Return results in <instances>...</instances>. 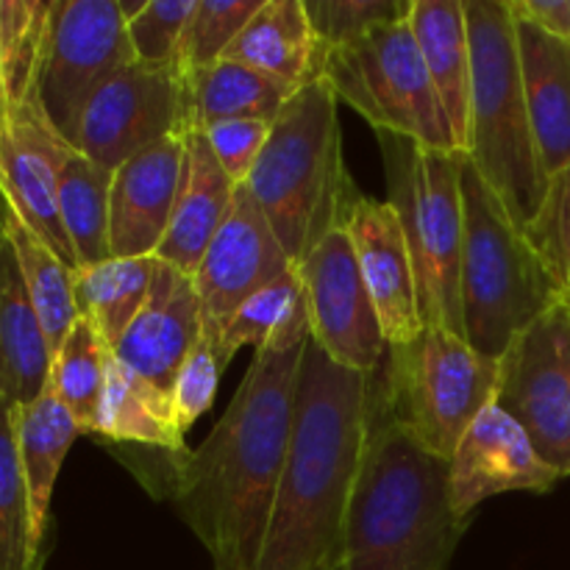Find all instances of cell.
<instances>
[{"label": "cell", "instance_id": "29", "mask_svg": "<svg viewBox=\"0 0 570 570\" xmlns=\"http://www.w3.org/2000/svg\"><path fill=\"white\" fill-rule=\"evenodd\" d=\"M6 234H9L17 262H20L22 278H26L31 304L45 328V337H48L50 354H56L78 321L76 298H72V267H67L65 259L39 234H33L17 217L14 209H9Z\"/></svg>", "mask_w": 570, "mask_h": 570}, {"label": "cell", "instance_id": "4", "mask_svg": "<svg viewBox=\"0 0 570 570\" xmlns=\"http://www.w3.org/2000/svg\"><path fill=\"white\" fill-rule=\"evenodd\" d=\"M337 95L326 78L284 104L243 187L298 265L328 232L345 226L356 184L343 161Z\"/></svg>", "mask_w": 570, "mask_h": 570}, {"label": "cell", "instance_id": "43", "mask_svg": "<svg viewBox=\"0 0 570 570\" xmlns=\"http://www.w3.org/2000/svg\"><path fill=\"white\" fill-rule=\"evenodd\" d=\"M9 198H6V193H3V187H0V237H3L6 234V220H9Z\"/></svg>", "mask_w": 570, "mask_h": 570}, {"label": "cell", "instance_id": "11", "mask_svg": "<svg viewBox=\"0 0 570 570\" xmlns=\"http://www.w3.org/2000/svg\"><path fill=\"white\" fill-rule=\"evenodd\" d=\"M495 406L515 417L538 454L570 476V306L557 304L499 360Z\"/></svg>", "mask_w": 570, "mask_h": 570}, {"label": "cell", "instance_id": "8", "mask_svg": "<svg viewBox=\"0 0 570 570\" xmlns=\"http://www.w3.org/2000/svg\"><path fill=\"white\" fill-rule=\"evenodd\" d=\"M499 360L449 328L423 326L412 343L387 345L376 371L384 412L423 451L451 460L471 423L495 401Z\"/></svg>", "mask_w": 570, "mask_h": 570}, {"label": "cell", "instance_id": "13", "mask_svg": "<svg viewBox=\"0 0 570 570\" xmlns=\"http://www.w3.org/2000/svg\"><path fill=\"white\" fill-rule=\"evenodd\" d=\"M295 267L309 304V337L337 365L376 373L387 340L345 226L328 232Z\"/></svg>", "mask_w": 570, "mask_h": 570}, {"label": "cell", "instance_id": "23", "mask_svg": "<svg viewBox=\"0 0 570 570\" xmlns=\"http://www.w3.org/2000/svg\"><path fill=\"white\" fill-rule=\"evenodd\" d=\"M412 33L417 39L434 95L451 122L456 145L468 154L471 139L473 59L465 0H412Z\"/></svg>", "mask_w": 570, "mask_h": 570}, {"label": "cell", "instance_id": "18", "mask_svg": "<svg viewBox=\"0 0 570 570\" xmlns=\"http://www.w3.org/2000/svg\"><path fill=\"white\" fill-rule=\"evenodd\" d=\"M200 328L204 306L195 289V278L159 259L148 301L126 334L117 340L111 354L159 390L170 393L178 367L200 337Z\"/></svg>", "mask_w": 570, "mask_h": 570}, {"label": "cell", "instance_id": "32", "mask_svg": "<svg viewBox=\"0 0 570 570\" xmlns=\"http://www.w3.org/2000/svg\"><path fill=\"white\" fill-rule=\"evenodd\" d=\"M109 356L111 348L83 317H78L61 348L53 354L48 384L53 387L56 399L76 417L81 434L95 432Z\"/></svg>", "mask_w": 570, "mask_h": 570}, {"label": "cell", "instance_id": "21", "mask_svg": "<svg viewBox=\"0 0 570 570\" xmlns=\"http://www.w3.org/2000/svg\"><path fill=\"white\" fill-rule=\"evenodd\" d=\"M515 33L529 120L543 170L551 178L570 165V39L521 17H515Z\"/></svg>", "mask_w": 570, "mask_h": 570}, {"label": "cell", "instance_id": "5", "mask_svg": "<svg viewBox=\"0 0 570 570\" xmlns=\"http://www.w3.org/2000/svg\"><path fill=\"white\" fill-rule=\"evenodd\" d=\"M473 59L468 161L476 167L507 215L527 228L549 189L529 120L518 59V33L507 0H465Z\"/></svg>", "mask_w": 570, "mask_h": 570}, {"label": "cell", "instance_id": "39", "mask_svg": "<svg viewBox=\"0 0 570 570\" xmlns=\"http://www.w3.org/2000/svg\"><path fill=\"white\" fill-rule=\"evenodd\" d=\"M195 11V0H150L137 20L126 22L134 59L145 67L178 70V50Z\"/></svg>", "mask_w": 570, "mask_h": 570}, {"label": "cell", "instance_id": "17", "mask_svg": "<svg viewBox=\"0 0 570 570\" xmlns=\"http://www.w3.org/2000/svg\"><path fill=\"white\" fill-rule=\"evenodd\" d=\"M362 278L376 306L387 345H406L423 332L417 287L404 228L387 200L356 193L345 215Z\"/></svg>", "mask_w": 570, "mask_h": 570}, {"label": "cell", "instance_id": "40", "mask_svg": "<svg viewBox=\"0 0 570 570\" xmlns=\"http://www.w3.org/2000/svg\"><path fill=\"white\" fill-rule=\"evenodd\" d=\"M271 128L273 122L267 120H226L204 131L223 173L237 187H243L250 173H254L256 161H259L262 150L267 145V137H271Z\"/></svg>", "mask_w": 570, "mask_h": 570}, {"label": "cell", "instance_id": "19", "mask_svg": "<svg viewBox=\"0 0 570 570\" xmlns=\"http://www.w3.org/2000/svg\"><path fill=\"white\" fill-rule=\"evenodd\" d=\"M181 167L184 139L176 134L131 156L111 173V256H156L170 226Z\"/></svg>", "mask_w": 570, "mask_h": 570}, {"label": "cell", "instance_id": "16", "mask_svg": "<svg viewBox=\"0 0 570 570\" xmlns=\"http://www.w3.org/2000/svg\"><path fill=\"white\" fill-rule=\"evenodd\" d=\"M560 479L521 423L495 404L471 423L449 460L451 504L465 521L482 501L504 493H549Z\"/></svg>", "mask_w": 570, "mask_h": 570}, {"label": "cell", "instance_id": "30", "mask_svg": "<svg viewBox=\"0 0 570 570\" xmlns=\"http://www.w3.org/2000/svg\"><path fill=\"white\" fill-rule=\"evenodd\" d=\"M109 193L111 170L72 150L59 173V217L78 267L111 259Z\"/></svg>", "mask_w": 570, "mask_h": 570}, {"label": "cell", "instance_id": "27", "mask_svg": "<svg viewBox=\"0 0 570 570\" xmlns=\"http://www.w3.org/2000/svg\"><path fill=\"white\" fill-rule=\"evenodd\" d=\"M293 95V89L239 61L220 59L200 70L184 72L187 128L200 131L226 120L273 122Z\"/></svg>", "mask_w": 570, "mask_h": 570}, {"label": "cell", "instance_id": "38", "mask_svg": "<svg viewBox=\"0 0 570 570\" xmlns=\"http://www.w3.org/2000/svg\"><path fill=\"white\" fill-rule=\"evenodd\" d=\"M523 234L570 301V165L549 178L543 204Z\"/></svg>", "mask_w": 570, "mask_h": 570}, {"label": "cell", "instance_id": "25", "mask_svg": "<svg viewBox=\"0 0 570 570\" xmlns=\"http://www.w3.org/2000/svg\"><path fill=\"white\" fill-rule=\"evenodd\" d=\"M92 434H100L109 443L159 451L176 462L189 451L170 393L122 365L115 354L106 367V387Z\"/></svg>", "mask_w": 570, "mask_h": 570}, {"label": "cell", "instance_id": "45", "mask_svg": "<svg viewBox=\"0 0 570 570\" xmlns=\"http://www.w3.org/2000/svg\"><path fill=\"white\" fill-rule=\"evenodd\" d=\"M568 306H570V301H568Z\"/></svg>", "mask_w": 570, "mask_h": 570}, {"label": "cell", "instance_id": "37", "mask_svg": "<svg viewBox=\"0 0 570 570\" xmlns=\"http://www.w3.org/2000/svg\"><path fill=\"white\" fill-rule=\"evenodd\" d=\"M304 6L328 50L348 48L376 28L412 14V0H304Z\"/></svg>", "mask_w": 570, "mask_h": 570}, {"label": "cell", "instance_id": "33", "mask_svg": "<svg viewBox=\"0 0 570 570\" xmlns=\"http://www.w3.org/2000/svg\"><path fill=\"white\" fill-rule=\"evenodd\" d=\"M53 0H0V83L3 104L39 98V67Z\"/></svg>", "mask_w": 570, "mask_h": 570}, {"label": "cell", "instance_id": "9", "mask_svg": "<svg viewBox=\"0 0 570 570\" xmlns=\"http://www.w3.org/2000/svg\"><path fill=\"white\" fill-rule=\"evenodd\" d=\"M323 78L337 100L365 117L376 134H399L421 148L462 154L434 95L410 17L376 28L348 48L328 50Z\"/></svg>", "mask_w": 570, "mask_h": 570}, {"label": "cell", "instance_id": "15", "mask_svg": "<svg viewBox=\"0 0 570 570\" xmlns=\"http://www.w3.org/2000/svg\"><path fill=\"white\" fill-rule=\"evenodd\" d=\"M289 267L293 259L250 198L248 187H237L232 209L193 276L204 317L223 326L250 295L276 282Z\"/></svg>", "mask_w": 570, "mask_h": 570}, {"label": "cell", "instance_id": "35", "mask_svg": "<svg viewBox=\"0 0 570 570\" xmlns=\"http://www.w3.org/2000/svg\"><path fill=\"white\" fill-rule=\"evenodd\" d=\"M262 6L265 0H195L178 50V72L184 76L220 61Z\"/></svg>", "mask_w": 570, "mask_h": 570}, {"label": "cell", "instance_id": "26", "mask_svg": "<svg viewBox=\"0 0 570 570\" xmlns=\"http://www.w3.org/2000/svg\"><path fill=\"white\" fill-rule=\"evenodd\" d=\"M17 451L31 504V534L39 554H45V538L50 527V499L67 451L81 434L76 417L56 399L53 387H45L37 401L14 410Z\"/></svg>", "mask_w": 570, "mask_h": 570}, {"label": "cell", "instance_id": "12", "mask_svg": "<svg viewBox=\"0 0 570 570\" xmlns=\"http://www.w3.org/2000/svg\"><path fill=\"white\" fill-rule=\"evenodd\" d=\"M187 128L184 76L139 61L122 67L83 106L72 150L115 173L122 161Z\"/></svg>", "mask_w": 570, "mask_h": 570}, {"label": "cell", "instance_id": "10", "mask_svg": "<svg viewBox=\"0 0 570 570\" xmlns=\"http://www.w3.org/2000/svg\"><path fill=\"white\" fill-rule=\"evenodd\" d=\"M134 61L117 0H53L39 67V104L67 142L72 145L89 98Z\"/></svg>", "mask_w": 570, "mask_h": 570}, {"label": "cell", "instance_id": "20", "mask_svg": "<svg viewBox=\"0 0 570 570\" xmlns=\"http://www.w3.org/2000/svg\"><path fill=\"white\" fill-rule=\"evenodd\" d=\"M178 137L184 139L181 181H178L170 226L156 250V259L195 276L212 237L232 209L237 184L223 173L200 128H184Z\"/></svg>", "mask_w": 570, "mask_h": 570}, {"label": "cell", "instance_id": "1", "mask_svg": "<svg viewBox=\"0 0 570 570\" xmlns=\"http://www.w3.org/2000/svg\"><path fill=\"white\" fill-rule=\"evenodd\" d=\"M309 334L262 345L209 438L170 473L178 518L215 570H256L295 421L301 360Z\"/></svg>", "mask_w": 570, "mask_h": 570}, {"label": "cell", "instance_id": "3", "mask_svg": "<svg viewBox=\"0 0 570 570\" xmlns=\"http://www.w3.org/2000/svg\"><path fill=\"white\" fill-rule=\"evenodd\" d=\"M465 532L451 504L449 460L406 438L373 384L365 460L332 570H449Z\"/></svg>", "mask_w": 570, "mask_h": 570}, {"label": "cell", "instance_id": "6", "mask_svg": "<svg viewBox=\"0 0 570 570\" xmlns=\"http://www.w3.org/2000/svg\"><path fill=\"white\" fill-rule=\"evenodd\" d=\"M462 209L460 298L465 340L479 354L501 360L518 334L562 304L566 295L468 156L462 161Z\"/></svg>", "mask_w": 570, "mask_h": 570}, {"label": "cell", "instance_id": "24", "mask_svg": "<svg viewBox=\"0 0 570 570\" xmlns=\"http://www.w3.org/2000/svg\"><path fill=\"white\" fill-rule=\"evenodd\" d=\"M48 337L28 295L9 234L0 237V399L28 406L50 379Z\"/></svg>", "mask_w": 570, "mask_h": 570}, {"label": "cell", "instance_id": "22", "mask_svg": "<svg viewBox=\"0 0 570 570\" xmlns=\"http://www.w3.org/2000/svg\"><path fill=\"white\" fill-rule=\"evenodd\" d=\"M223 59L301 92L323 78L328 48L317 37L304 0H265Z\"/></svg>", "mask_w": 570, "mask_h": 570}, {"label": "cell", "instance_id": "14", "mask_svg": "<svg viewBox=\"0 0 570 570\" xmlns=\"http://www.w3.org/2000/svg\"><path fill=\"white\" fill-rule=\"evenodd\" d=\"M72 145L53 128L39 98L6 106L0 115V187L9 206L67 267L78 262L59 217V173Z\"/></svg>", "mask_w": 570, "mask_h": 570}, {"label": "cell", "instance_id": "41", "mask_svg": "<svg viewBox=\"0 0 570 570\" xmlns=\"http://www.w3.org/2000/svg\"><path fill=\"white\" fill-rule=\"evenodd\" d=\"M507 3L521 20L534 22L560 39H570V0H507Z\"/></svg>", "mask_w": 570, "mask_h": 570}, {"label": "cell", "instance_id": "34", "mask_svg": "<svg viewBox=\"0 0 570 570\" xmlns=\"http://www.w3.org/2000/svg\"><path fill=\"white\" fill-rule=\"evenodd\" d=\"M31 534V504L17 451L14 406L0 399V570H42Z\"/></svg>", "mask_w": 570, "mask_h": 570}, {"label": "cell", "instance_id": "44", "mask_svg": "<svg viewBox=\"0 0 570 570\" xmlns=\"http://www.w3.org/2000/svg\"><path fill=\"white\" fill-rule=\"evenodd\" d=\"M0 115H3V83H0Z\"/></svg>", "mask_w": 570, "mask_h": 570}, {"label": "cell", "instance_id": "36", "mask_svg": "<svg viewBox=\"0 0 570 570\" xmlns=\"http://www.w3.org/2000/svg\"><path fill=\"white\" fill-rule=\"evenodd\" d=\"M226 365L228 360L223 356L220 326L204 317L200 337L195 340L187 360L178 367L176 382H173L170 390L173 410H176L178 426H181L184 434H187L189 429H193V423H198V417L215 404L217 382H220V373L226 371Z\"/></svg>", "mask_w": 570, "mask_h": 570}, {"label": "cell", "instance_id": "31", "mask_svg": "<svg viewBox=\"0 0 570 570\" xmlns=\"http://www.w3.org/2000/svg\"><path fill=\"white\" fill-rule=\"evenodd\" d=\"M309 334V304H306V289L301 282L298 267H289L287 273L250 295L232 317L220 326L223 356L232 362L243 345L282 343V340Z\"/></svg>", "mask_w": 570, "mask_h": 570}, {"label": "cell", "instance_id": "28", "mask_svg": "<svg viewBox=\"0 0 570 570\" xmlns=\"http://www.w3.org/2000/svg\"><path fill=\"white\" fill-rule=\"evenodd\" d=\"M159 259L156 256H111L72 271V298L78 317L89 321L109 348L126 334L148 301Z\"/></svg>", "mask_w": 570, "mask_h": 570}, {"label": "cell", "instance_id": "2", "mask_svg": "<svg viewBox=\"0 0 570 570\" xmlns=\"http://www.w3.org/2000/svg\"><path fill=\"white\" fill-rule=\"evenodd\" d=\"M376 373L348 371L309 337L295 421L256 570H332L360 479Z\"/></svg>", "mask_w": 570, "mask_h": 570}, {"label": "cell", "instance_id": "7", "mask_svg": "<svg viewBox=\"0 0 570 570\" xmlns=\"http://www.w3.org/2000/svg\"><path fill=\"white\" fill-rule=\"evenodd\" d=\"M376 139L387 176V204L399 215L412 256L423 326L449 328L465 337L460 298L465 154L429 150L387 131H379Z\"/></svg>", "mask_w": 570, "mask_h": 570}, {"label": "cell", "instance_id": "42", "mask_svg": "<svg viewBox=\"0 0 570 570\" xmlns=\"http://www.w3.org/2000/svg\"><path fill=\"white\" fill-rule=\"evenodd\" d=\"M148 3L150 0H117V6H120V14L126 22L137 20V17L148 9Z\"/></svg>", "mask_w": 570, "mask_h": 570}]
</instances>
